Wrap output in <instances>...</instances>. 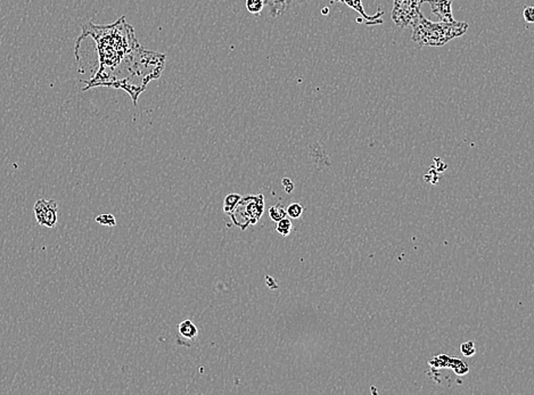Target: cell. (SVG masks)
<instances>
[{"mask_svg":"<svg viewBox=\"0 0 534 395\" xmlns=\"http://www.w3.org/2000/svg\"><path fill=\"white\" fill-rule=\"evenodd\" d=\"M286 209L282 204H276L269 209V216L272 221L278 222L279 220L286 218Z\"/></svg>","mask_w":534,"mask_h":395,"instance_id":"13","label":"cell"},{"mask_svg":"<svg viewBox=\"0 0 534 395\" xmlns=\"http://www.w3.org/2000/svg\"><path fill=\"white\" fill-rule=\"evenodd\" d=\"M291 228H293V225H291V220L287 219V218H284L282 220H279V221L277 222V226H276L277 232L280 233V235H283V236L290 235Z\"/></svg>","mask_w":534,"mask_h":395,"instance_id":"15","label":"cell"},{"mask_svg":"<svg viewBox=\"0 0 534 395\" xmlns=\"http://www.w3.org/2000/svg\"><path fill=\"white\" fill-rule=\"evenodd\" d=\"M286 213L291 219H298L303 213V206L298 203H291L286 209Z\"/></svg>","mask_w":534,"mask_h":395,"instance_id":"17","label":"cell"},{"mask_svg":"<svg viewBox=\"0 0 534 395\" xmlns=\"http://www.w3.org/2000/svg\"><path fill=\"white\" fill-rule=\"evenodd\" d=\"M334 1H342L343 3H345L346 6H349L350 8L356 10L357 13H359L360 15L364 17V22H366L367 24L383 23V21L379 20V17H381L383 14H384V12H377L374 16L367 15L366 12H364V6H363V2H361V0H334Z\"/></svg>","mask_w":534,"mask_h":395,"instance_id":"9","label":"cell"},{"mask_svg":"<svg viewBox=\"0 0 534 395\" xmlns=\"http://www.w3.org/2000/svg\"><path fill=\"white\" fill-rule=\"evenodd\" d=\"M428 363L434 368H450L453 369L458 376H463L469 372L468 365H466L465 362L457 358H450V356L441 354L435 358H432V360L428 361Z\"/></svg>","mask_w":534,"mask_h":395,"instance_id":"6","label":"cell"},{"mask_svg":"<svg viewBox=\"0 0 534 395\" xmlns=\"http://www.w3.org/2000/svg\"><path fill=\"white\" fill-rule=\"evenodd\" d=\"M178 331L180 337L189 342L196 341V338L198 336L197 327H196V325L192 320H185L180 323L178 327Z\"/></svg>","mask_w":534,"mask_h":395,"instance_id":"11","label":"cell"},{"mask_svg":"<svg viewBox=\"0 0 534 395\" xmlns=\"http://www.w3.org/2000/svg\"><path fill=\"white\" fill-rule=\"evenodd\" d=\"M96 222L99 223L101 226H107V227H114L117 226V220H115L113 214L110 213H101L96 218Z\"/></svg>","mask_w":534,"mask_h":395,"instance_id":"16","label":"cell"},{"mask_svg":"<svg viewBox=\"0 0 534 395\" xmlns=\"http://www.w3.org/2000/svg\"><path fill=\"white\" fill-rule=\"evenodd\" d=\"M426 0H394L392 20L400 27L411 25L421 13L420 7Z\"/></svg>","mask_w":534,"mask_h":395,"instance_id":"4","label":"cell"},{"mask_svg":"<svg viewBox=\"0 0 534 395\" xmlns=\"http://www.w3.org/2000/svg\"><path fill=\"white\" fill-rule=\"evenodd\" d=\"M282 183H283L284 188H285V191H286V193L290 194V193H291V191H293V189H294V184L291 183V179H288V178H284Z\"/></svg>","mask_w":534,"mask_h":395,"instance_id":"20","label":"cell"},{"mask_svg":"<svg viewBox=\"0 0 534 395\" xmlns=\"http://www.w3.org/2000/svg\"><path fill=\"white\" fill-rule=\"evenodd\" d=\"M263 211H265V196L262 194L247 195L245 197H241L229 216L235 226L240 227L241 230H245L248 226L256 225L259 222Z\"/></svg>","mask_w":534,"mask_h":395,"instance_id":"3","label":"cell"},{"mask_svg":"<svg viewBox=\"0 0 534 395\" xmlns=\"http://www.w3.org/2000/svg\"><path fill=\"white\" fill-rule=\"evenodd\" d=\"M76 44L91 37L96 41L99 68L90 80L83 81V90L94 87H112L123 89L131 96L133 103L146 89L148 82L155 80L159 59L155 51L144 49L135 37L131 25L124 17L111 25H95L87 23Z\"/></svg>","mask_w":534,"mask_h":395,"instance_id":"1","label":"cell"},{"mask_svg":"<svg viewBox=\"0 0 534 395\" xmlns=\"http://www.w3.org/2000/svg\"><path fill=\"white\" fill-rule=\"evenodd\" d=\"M265 6L268 7L270 16L278 17L288 12V9L294 5L295 0H263Z\"/></svg>","mask_w":534,"mask_h":395,"instance_id":"10","label":"cell"},{"mask_svg":"<svg viewBox=\"0 0 534 395\" xmlns=\"http://www.w3.org/2000/svg\"><path fill=\"white\" fill-rule=\"evenodd\" d=\"M413 26V40L419 47H441L455 38L461 37L468 29L466 22H432L419 14Z\"/></svg>","mask_w":534,"mask_h":395,"instance_id":"2","label":"cell"},{"mask_svg":"<svg viewBox=\"0 0 534 395\" xmlns=\"http://www.w3.org/2000/svg\"><path fill=\"white\" fill-rule=\"evenodd\" d=\"M34 215H36L37 222L40 226H45L47 228H54L57 223V212L58 205L57 202L52 199H39L36 202L33 208Z\"/></svg>","mask_w":534,"mask_h":395,"instance_id":"5","label":"cell"},{"mask_svg":"<svg viewBox=\"0 0 534 395\" xmlns=\"http://www.w3.org/2000/svg\"><path fill=\"white\" fill-rule=\"evenodd\" d=\"M523 17H524V20L526 21L528 23H532L534 21V9L532 6H528L524 8V12H523Z\"/></svg>","mask_w":534,"mask_h":395,"instance_id":"19","label":"cell"},{"mask_svg":"<svg viewBox=\"0 0 534 395\" xmlns=\"http://www.w3.org/2000/svg\"><path fill=\"white\" fill-rule=\"evenodd\" d=\"M245 6H246L248 13L256 15V14L261 13L265 8V1L263 0H246Z\"/></svg>","mask_w":534,"mask_h":395,"instance_id":"14","label":"cell"},{"mask_svg":"<svg viewBox=\"0 0 534 395\" xmlns=\"http://www.w3.org/2000/svg\"><path fill=\"white\" fill-rule=\"evenodd\" d=\"M266 281H267V285H268L270 288H271V285H275L276 287H277V284H275V281H273V279H272L271 277H269V276L266 278Z\"/></svg>","mask_w":534,"mask_h":395,"instance_id":"21","label":"cell"},{"mask_svg":"<svg viewBox=\"0 0 534 395\" xmlns=\"http://www.w3.org/2000/svg\"><path fill=\"white\" fill-rule=\"evenodd\" d=\"M241 197L242 196L240 194L227 195V197L224 198V202H223V212L226 213L227 215H229L230 213L233 212V209L236 208V205L238 204V202H240Z\"/></svg>","mask_w":534,"mask_h":395,"instance_id":"12","label":"cell"},{"mask_svg":"<svg viewBox=\"0 0 534 395\" xmlns=\"http://www.w3.org/2000/svg\"><path fill=\"white\" fill-rule=\"evenodd\" d=\"M460 352H461L462 355L466 356V358H470V356H473L476 353L475 343H474L473 341L465 342V343L460 345Z\"/></svg>","mask_w":534,"mask_h":395,"instance_id":"18","label":"cell"},{"mask_svg":"<svg viewBox=\"0 0 534 395\" xmlns=\"http://www.w3.org/2000/svg\"><path fill=\"white\" fill-rule=\"evenodd\" d=\"M431 6L432 14L437 17L438 22H453L456 21L452 15V0H426Z\"/></svg>","mask_w":534,"mask_h":395,"instance_id":"7","label":"cell"},{"mask_svg":"<svg viewBox=\"0 0 534 395\" xmlns=\"http://www.w3.org/2000/svg\"><path fill=\"white\" fill-rule=\"evenodd\" d=\"M309 159L319 169L322 166H330L327 150L324 145L318 141L312 142L309 147Z\"/></svg>","mask_w":534,"mask_h":395,"instance_id":"8","label":"cell"}]
</instances>
